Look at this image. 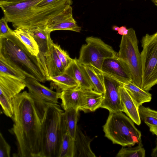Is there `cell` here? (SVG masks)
Segmentation results:
<instances>
[{"instance_id": "836d02e7", "label": "cell", "mask_w": 157, "mask_h": 157, "mask_svg": "<svg viewBox=\"0 0 157 157\" xmlns=\"http://www.w3.org/2000/svg\"><path fill=\"white\" fill-rule=\"evenodd\" d=\"M58 0H43L36 6L37 7H43L49 5Z\"/></svg>"}, {"instance_id": "3957f363", "label": "cell", "mask_w": 157, "mask_h": 157, "mask_svg": "<svg viewBox=\"0 0 157 157\" xmlns=\"http://www.w3.org/2000/svg\"><path fill=\"white\" fill-rule=\"evenodd\" d=\"M63 112L58 104L46 106L42 126L40 157H58L63 137L67 132Z\"/></svg>"}, {"instance_id": "e575fe53", "label": "cell", "mask_w": 157, "mask_h": 157, "mask_svg": "<svg viewBox=\"0 0 157 157\" xmlns=\"http://www.w3.org/2000/svg\"><path fill=\"white\" fill-rule=\"evenodd\" d=\"M128 29H127L125 26H122L119 27L118 33L121 35H126L128 33Z\"/></svg>"}, {"instance_id": "b9f144b4", "label": "cell", "mask_w": 157, "mask_h": 157, "mask_svg": "<svg viewBox=\"0 0 157 157\" xmlns=\"http://www.w3.org/2000/svg\"></svg>"}, {"instance_id": "7c38bea8", "label": "cell", "mask_w": 157, "mask_h": 157, "mask_svg": "<svg viewBox=\"0 0 157 157\" xmlns=\"http://www.w3.org/2000/svg\"><path fill=\"white\" fill-rule=\"evenodd\" d=\"M81 27L77 24L72 14V8L70 6L48 22L45 29L48 32L57 30H68L80 33Z\"/></svg>"}, {"instance_id": "1f68e13d", "label": "cell", "mask_w": 157, "mask_h": 157, "mask_svg": "<svg viewBox=\"0 0 157 157\" xmlns=\"http://www.w3.org/2000/svg\"><path fill=\"white\" fill-rule=\"evenodd\" d=\"M11 147L0 133V157H10Z\"/></svg>"}, {"instance_id": "cb8c5ba5", "label": "cell", "mask_w": 157, "mask_h": 157, "mask_svg": "<svg viewBox=\"0 0 157 157\" xmlns=\"http://www.w3.org/2000/svg\"><path fill=\"white\" fill-rule=\"evenodd\" d=\"M13 34L21 41L33 56H37L39 53L38 45L33 36L25 30L17 28L13 30Z\"/></svg>"}, {"instance_id": "484cf974", "label": "cell", "mask_w": 157, "mask_h": 157, "mask_svg": "<svg viewBox=\"0 0 157 157\" xmlns=\"http://www.w3.org/2000/svg\"><path fill=\"white\" fill-rule=\"evenodd\" d=\"M79 110L69 108L63 112V116L67 133L74 139L79 116Z\"/></svg>"}, {"instance_id": "277c9868", "label": "cell", "mask_w": 157, "mask_h": 157, "mask_svg": "<svg viewBox=\"0 0 157 157\" xmlns=\"http://www.w3.org/2000/svg\"><path fill=\"white\" fill-rule=\"evenodd\" d=\"M122 112H109L103 126L105 136L113 144L132 146L142 141L141 132Z\"/></svg>"}, {"instance_id": "e0dca14e", "label": "cell", "mask_w": 157, "mask_h": 157, "mask_svg": "<svg viewBox=\"0 0 157 157\" xmlns=\"http://www.w3.org/2000/svg\"><path fill=\"white\" fill-rule=\"evenodd\" d=\"M121 103L123 112H124L133 122L138 125L141 123L139 113V107L136 103L126 90L120 87Z\"/></svg>"}, {"instance_id": "9c48e42d", "label": "cell", "mask_w": 157, "mask_h": 157, "mask_svg": "<svg viewBox=\"0 0 157 157\" xmlns=\"http://www.w3.org/2000/svg\"><path fill=\"white\" fill-rule=\"evenodd\" d=\"M26 87L25 81L0 75V103L7 117H12L13 114V99Z\"/></svg>"}, {"instance_id": "8992f818", "label": "cell", "mask_w": 157, "mask_h": 157, "mask_svg": "<svg viewBox=\"0 0 157 157\" xmlns=\"http://www.w3.org/2000/svg\"><path fill=\"white\" fill-rule=\"evenodd\" d=\"M73 4L72 0H58L47 6H33L27 10L18 20L13 23L16 28L45 29L48 21Z\"/></svg>"}, {"instance_id": "6da1fadb", "label": "cell", "mask_w": 157, "mask_h": 157, "mask_svg": "<svg viewBox=\"0 0 157 157\" xmlns=\"http://www.w3.org/2000/svg\"><path fill=\"white\" fill-rule=\"evenodd\" d=\"M13 127L9 130L16 140L14 157H40L41 129L46 105L33 99L26 91L13 101Z\"/></svg>"}, {"instance_id": "7a4b0ae2", "label": "cell", "mask_w": 157, "mask_h": 157, "mask_svg": "<svg viewBox=\"0 0 157 157\" xmlns=\"http://www.w3.org/2000/svg\"><path fill=\"white\" fill-rule=\"evenodd\" d=\"M0 59L26 77L43 83L47 81L44 67L39 57L30 52L13 32L0 36Z\"/></svg>"}, {"instance_id": "4fadbf2b", "label": "cell", "mask_w": 157, "mask_h": 157, "mask_svg": "<svg viewBox=\"0 0 157 157\" xmlns=\"http://www.w3.org/2000/svg\"><path fill=\"white\" fill-rule=\"evenodd\" d=\"M43 0H24L12 3H0L4 17L12 23L17 20L29 8L36 5Z\"/></svg>"}, {"instance_id": "5bb4252c", "label": "cell", "mask_w": 157, "mask_h": 157, "mask_svg": "<svg viewBox=\"0 0 157 157\" xmlns=\"http://www.w3.org/2000/svg\"><path fill=\"white\" fill-rule=\"evenodd\" d=\"M101 71L123 84L132 82L130 75L118 58L105 59L103 64Z\"/></svg>"}, {"instance_id": "4dcf8cb0", "label": "cell", "mask_w": 157, "mask_h": 157, "mask_svg": "<svg viewBox=\"0 0 157 157\" xmlns=\"http://www.w3.org/2000/svg\"><path fill=\"white\" fill-rule=\"evenodd\" d=\"M53 45L58 57L65 69L71 61L72 59L70 57L68 53L63 49L59 45L54 42Z\"/></svg>"}, {"instance_id": "f546056e", "label": "cell", "mask_w": 157, "mask_h": 157, "mask_svg": "<svg viewBox=\"0 0 157 157\" xmlns=\"http://www.w3.org/2000/svg\"><path fill=\"white\" fill-rule=\"evenodd\" d=\"M0 75H6L25 81L26 76L23 73L0 59Z\"/></svg>"}, {"instance_id": "30bf717a", "label": "cell", "mask_w": 157, "mask_h": 157, "mask_svg": "<svg viewBox=\"0 0 157 157\" xmlns=\"http://www.w3.org/2000/svg\"><path fill=\"white\" fill-rule=\"evenodd\" d=\"M102 74L105 91L100 108L107 109L109 112H123L120 88L123 84L114 78Z\"/></svg>"}, {"instance_id": "ac0fdd59", "label": "cell", "mask_w": 157, "mask_h": 157, "mask_svg": "<svg viewBox=\"0 0 157 157\" xmlns=\"http://www.w3.org/2000/svg\"><path fill=\"white\" fill-rule=\"evenodd\" d=\"M83 89L78 86L60 93L59 98L61 100V106L64 111L70 108L79 110L81 104Z\"/></svg>"}, {"instance_id": "d6a6232c", "label": "cell", "mask_w": 157, "mask_h": 157, "mask_svg": "<svg viewBox=\"0 0 157 157\" xmlns=\"http://www.w3.org/2000/svg\"><path fill=\"white\" fill-rule=\"evenodd\" d=\"M8 21L4 17L0 20V36H4L13 33L8 25Z\"/></svg>"}, {"instance_id": "d4e9b609", "label": "cell", "mask_w": 157, "mask_h": 157, "mask_svg": "<svg viewBox=\"0 0 157 157\" xmlns=\"http://www.w3.org/2000/svg\"><path fill=\"white\" fill-rule=\"evenodd\" d=\"M83 66L94 86V90L104 94L105 89L102 72L92 66Z\"/></svg>"}, {"instance_id": "f35d334b", "label": "cell", "mask_w": 157, "mask_h": 157, "mask_svg": "<svg viewBox=\"0 0 157 157\" xmlns=\"http://www.w3.org/2000/svg\"><path fill=\"white\" fill-rule=\"evenodd\" d=\"M119 27L117 26L114 25L112 27V29L115 31H118Z\"/></svg>"}, {"instance_id": "8d00e7d4", "label": "cell", "mask_w": 157, "mask_h": 157, "mask_svg": "<svg viewBox=\"0 0 157 157\" xmlns=\"http://www.w3.org/2000/svg\"><path fill=\"white\" fill-rule=\"evenodd\" d=\"M149 130L153 134L155 135L157 137V126L150 127Z\"/></svg>"}, {"instance_id": "ab89813d", "label": "cell", "mask_w": 157, "mask_h": 157, "mask_svg": "<svg viewBox=\"0 0 157 157\" xmlns=\"http://www.w3.org/2000/svg\"><path fill=\"white\" fill-rule=\"evenodd\" d=\"M152 1L154 3L156 2H157V0H152Z\"/></svg>"}, {"instance_id": "ba28073f", "label": "cell", "mask_w": 157, "mask_h": 157, "mask_svg": "<svg viewBox=\"0 0 157 157\" xmlns=\"http://www.w3.org/2000/svg\"><path fill=\"white\" fill-rule=\"evenodd\" d=\"M86 44L80 49L78 60L83 65L91 66L101 71L104 61L108 59H118V52L101 39L88 36Z\"/></svg>"}, {"instance_id": "52a82bcc", "label": "cell", "mask_w": 157, "mask_h": 157, "mask_svg": "<svg viewBox=\"0 0 157 157\" xmlns=\"http://www.w3.org/2000/svg\"><path fill=\"white\" fill-rule=\"evenodd\" d=\"M142 81L141 88L149 91L157 85V31L147 33L141 41Z\"/></svg>"}, {"instance_id": "f1b7e54d", "label": "cell", "mask_w": 157, "mask_h": 157, "mask_svg": "<svg viewBox=\"0 0 157 157\" xmlns=\"http://www.w3.org/2000/svg\"><path fill=\"white\" fill-rule=\"evenodd\" d=\"M134 147H123L117 154V157H145V150L143 147L142 141Z\"/></svg>"}, {"instance_id": "4316f807", "label": "cell", "mask_w": 157, "mask_h": 157, "mask_svg": "<svg viewBox=\"0 0 157 157\" xmlns=\"http://www.w3.org/2000/svg\"><path fill=\"white\" fill-rule=\"evenodd\" d=\"M75 154L74 139L67 132L63 137L58 157H75Z\"/></svg>"}, {"instance_id": "ffe728a7", "label": "cell", "mask_w": 157, "mask_h": 157, "mask_svg": "<svg viewBox=\"0 0 157 157\" xmlns=\"http://www.w3.org/2000/svg\"><path fill=\"white\" fill-rule=\"evenodd\" d=\"M92 140L85 135L77 126L74 138L75 148V157H95L90 144Z\"/></svg>"}, {"instance_id": "8fae6325", "label": "cell", "mask_w": 157, "mask_h": 157, "mask_svg": "<svg viewBox=\"0 0 157 157\" xmlns=\"http://www.w3.org/2000/svg\"><path fill=\"white\" fill-rule=\"evenodd\" d=\"M36 79L26 77L25 80L26 87L30 96L36 101L46 106L59 103L60 93L42 85Z\"/></svg>"}, {"instance_id": "d6986e66", "label": "cell", "mask_w": 157, "mask_h": 157, "mask_svg": "<svg viewBox=\"0 0 157 157\" xmlns=\"http://www.w3.org/2000/svg\"><path fill=\"white\" fill-rule=\"evenodd\" d=\"M103 94L92 89H83L81 105L79 110L84 113L95 111L100 108Z\"/></svg>"}, {"instance_id": "44dd1931", "label": "cell", "mask_w": 157, "mask_h": 157, "mask_svg": "<svg viewBox=\"0 0 157 157\" xmlns=\"http://www.w3.org/2000/svg\"><path fill=\"white\" fill-rule=\"evenodd\" d=\"M34 37L39 46L40 53L37 56L40 60L44 59V55L49 50L52 40L50 32L39 28L24 29Z\"/></svg>"}, {"instance_id": "60d3db41", "label": "cell", "mask_w": 157, "mask_h": 157, "mask_svg": "<svg viewBox=\"0 0 157 157\" xmlns=\"http://www.w3.org/2000/svg\"><path fill=\"white\" fill-rule=\"evenodd\" d=\"M155 5L157 7V2L154 3Z\"/></svg>"}, {"instance_id": "83f0119b", "label": "cell", "mask_w": 157, "mask_h": 157, "mask_svg": "<svg viewBox=\"0 0 157 157\" xmlns=\"http://www.w3.org/2000/svg\"><path fill=\"white\" fill-rule=\"evenodd\" d=\"M141 120L149 127L157 126V111L141 105L139 107Z\"/></svg>"}, {"instance_id": "2e32d148", "label": "cell", "mask_w": 157, "mask_h": 157, "mask_svg": "<svg viewBox=\"0 0 157 157\" xmlns=\"http://www.w3.org/2000/svg\"><path fill=\"white\" fill-rule=\"evenodd\" d=\"M52 40L49 51L44 55V64L46 79L64 74L65 68L58 57Z\"/></svg>"}, {"instance_id": "74e56055", "label": "cell", "mask_w": 157, "mask_h": 157, "mask_svg": "<svg viewBox=\"0 0 157 157\" xmlns=\"http://www.w3.org/2000/svg\"><path fill=\"white\" fill-rule=\"evenodd\" d=\"M24 0H0V3H12L19 2Z\"/></svg>"}, {"instance_id": "5b68a950", "label": "cell", "mask_w": 157, "mask_h": 157, "mask_svg": "<svg viewBox=\"0 0 157 157\" xmlns=\"http://www.w3.org/2000/svg\"><path fill=\"white\" fill-rule=\"evenodd\" d=\"M128 30L127 34L122 36L118 52V59L130 75L132 82L141 88L142 68L138 40L135 30L132 28Z\"/></svg>"}, {"instance_id": "9a60e30c", "label": "cell", "mask_w": 157, "mask_h": 157, "mask_svg": "<svg viewBox=\"0 0 157 157\" xmlns=\"http://www.w3.org/2000/svg\"><path fill=\"white\" fill-rule=\"evenodd\" d=\"M64 74L74 79L82 88L94 90V86L84 66L76 58L72 59L65 69Z\"/></svg>"}, {"instance_id": "d590c367", "label": "cell", "mask_w": 157, "mask_h": 157, "mask_svg": "<svg viewBox=\"0 0 157 157\" xmlns=\"http://www.w3.org/2000/svg\"><path fill=\"white\" fill-rule=\"evenodd\" d=\"M155 146L153 148L151 154V156L152 157H157V138L156 139Z\"/></svg>"}, {"instance_id": "603a6c76", "label": "cell", "mask_w": 157, "mask_h": 157, "mask_svg": "<svg viewBox=\"0 0 157 157\" xmlns=\"http://www.w3.org/2000/svg\"><path fill=\"white\" fill-rule=\"evenodd\" d=\"M123 87L139 107L144 103L150 102L151 100V94L139 87L132 82L124 84Z\"/></svg>"}, {"instance_id": "7402d4cb", "label": "cell", "mask_w": 157, "mask_h": 157, "mask_svg": "<svg viewBox=\"0 0 157 157\" xmlns=\"http://www.w3.org/2000/svg\"><path fill=\"white\" fill-rule=\"evenodd\" d=\"M46 80L51 81L50 89H55L56 92L59 93L63 90L79 86L74 79L65 74L48 77L46 78Z\"/></svg>"}]
</instances>
